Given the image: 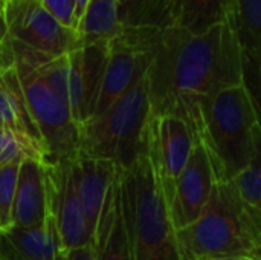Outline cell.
Instances as JSON below:
<instances>
[{
	"label": "cell",
	"mask_w": 261,
	"mask_h": 260,
	"mask_svg": "<svg viewBox=\"0 0 261 260\" xmlns=\"http://www.w3.org/2000/svg\"><path fill=\"white\" fill-rule=\"evenodd\" d=\"M145 77L151 115L177 116L197 138L211 100L228 87L243 84L237 38L226 21L202 34L162 28Z\"/></svg>",
	"instance_id": "obj_1"
},
{
	"label": "cell",
	"mask_w": 261,
	"mask_h": 260,
	"mask_svg": "<svg viewBox=\"0 0 261 260\" xmlns=\"http://www.w3.org/2000/svg\"><path fill=\"white\" fill-rule=\"evenodd\" d=\"M176 241L182 260H261V211L242 201L232 181H217L202 215Z\"/></svg>",
	"instance_id": "obj_2"
},
{
	"label": "cell",
	"mask_w": 261,
	"mask_h": 260,
	"mask_svg": "<svg viewBox=\"0 0 261 260\" xmlns=\"http://www.w3.org/2000/svg\"><path fill=\"white\" fill-rule=\"evenodd\" d=\"M119 190L132 260H182L164 193L145 153L128 169H119Z\"/></svg>",
	"instance_id": "obj_3"
},
{
	"label": "cell",
	"mask_w": 261,
	"mask_h": 260,
	"mask_svg": "<svg viewBox=\"0 0 261 260\" xmlns=\"http://www.w3.org/2000/svg\"><path fill=\"white\" fill-rule=\"evenodd\" d=\"M199 139L217 181H229L261 150L258 104L245 84L219 92L203 112Z\"/></svg>",
	"instance_id": "obj_4"
},
{
	"label": "cell",
	"mask_w": 261,
	"mask_h": 260,
	"mask_svg": "<svg viewBox=\"0 0 261 260\" xmlns=\"http://www.w3.org/2000/svg\"><path fill=\"white\" fill-rule=\"evenodd\" d=\"M150 115L148 84L142 75L104 113L80 127L78 156L110 161L121 170L128 169L145 153Z\"/></svg>",
	"instance_id": "obj_5"
},
{
	"label": "cell",
	"mask_w": 261,
	"mask_h": 260,
	"mask_svg": "<svg viewBox=\"0 0 261 260\" xmlns=\"http://www.w3.org/2000/svg\"><path fill=\"white\" fill-rule=\"evenodd\" d=\"M14 55L17 72L29 113L40 132L44 164L55 166L73 161L78 156L80 129L70 116L67 103L44 81L32 61Z\"/></svg>",
	"instance_id": "obj_6"
},
{
	"label": "cell",
	"mask_w": 261,
	"mask_h": 260,
	"mask_svg": "<svg viewBox=\"0 0 261 260\" xmlns=\"http://www.w3.org/2000/svg\"><path fill=\"white\" fill-rule=\"evenodd\" d=\"M161 28L122 26L107 41L101 89L92 118L104 113L135 81L145 75L158 48Z\"/></svg>",
	"instance_id": "obj_7"
},
{
	"label": "cell",
	"mask_w": 261,
	"mask_h": 260,
	"mask_svg": "<svg viewBox=\"0 0 261 260\" xmlns=\"http://www.w3.org/2000/svg\"><path fill=\"white\" fill-rule=\"evenodd\" d=\"M3 15L11 43L32 52L58 57L81 46L78 32L61 25L40 0H8Z\"/></svg>",
	"instance_id": "obj_8"
},
{
	"label": "cell",
	"mask_w": 261,
	"mask_h": 260,
	"mask_svg": "<svg viewBox=\"0 0 261 260\" xmlns=\"http://www.w3.org/2000/svg\"><path fill=\"white\" fill-rule=\"evenodd\" d=\"M196 136L191 127L173 115H150L145 132V155L161 185L165 202L184 170Z\"/></svg>",
	"instance_id": "obj_9"
},
{
	"label": "cell",
	"mask_w": 261,
	"mask_h": 260,
	"mask_svg": "<svg viewBox=\"0 0 261 260\" xmlns=\"http://www.w3.org/2000/svg\"><path fill=\"white\" fill-rule=\"evenodd\" d=\"M46 192L47 210L55 221L63 251L92 244L93 233L73 185L72 161L46 166Z\"/></svg>",
	"instance_id": "obj_10"
},
{
	"label": "cell",
	"mask_w": 261,
	"mask_h": 260,
	"mask_svg": "<svg viewBox=\"0 0 261 260\" xmlns=\"http://www.w3.org/2000/svg\"><path fill=\"white\" fill-rule=\"evenodd\" d=\"M216 182L217 178L210 155L205 146L196 139L193 152L167 201L168 215L176 231L191 225L202 215Z\"/></svg>",
	"instance_id": "obj_11"
},
{
	"label": "cell",
	"mask_w": 261,
	"mask_h": 260,
	"mask_svg": "<svg viewBox=\"0 0 261 260\" xmlns=\"http://www.w3.org/2000/svg\"><path fill=\"white\" fill-rule=\"evenodd\" d=\"M106 57L107 43L80 46L67 54V103L70 116L78 129L93 116Z\"/></svg>",
	"instance_id": "obj_12"
},
{
	"label": "cell",
	"mask_w": 261,
	"mask_h": 260,
	"mask_svg": "<svg viewBox=\"0 0 261 260\" xmlns=\"http://www.w3.org/2000/svg\"><path fill=\"white\" fill-rule=\"evenodd\" d=\"M234 32L243 67V84L258 104L261 69V0H228L226 20Z\"/></svg>",
	"instance_id": "obj_13"
},
{
	"label": "cell",
	"mask_w": 261,
	"mask_h": 260,
	"mask_svg": "<svg viewBox=\"0 0 261 260\" xmlns=\"http://www.w3.org/2000/svg\"><path fill=\"white\" fill-rule=\"evenodd\" d=\"M63 254L55 221L49 210L46 219L35 227L0 230V260H57Z\"/></svg>",
	"instance_id": "obj_14"
},
{
	"label": "cell",
	"mask_w": 261,
	"mask_h": 260,
	"mask_svg": "<svg viewBox=\"0 0 261 260\" xmlns=\"http://www.w3.org/2000/svg\"><path fill=\"white\" fill-rule=\"evenodd\" d=\"M46 164L38 159H23L18 169L9 227H35L46 219Z\"/></svg>",
	"instance_id": "obj_15"
},
{
	"label": "cell",
	"mask_w": 261,
	"mask_h": 260,
	"mask_svg": "<svg viewBox=\"0 0 261 260\" xmlns=\"http://www.w3.org/2000/svg\"><path fill=\"white\" fill-rule=\"evenodd\" d=\"M118 172V167L104 159L76 156L72 161V178L76 196L83 207L86 221L93 233L96 231L98 219L106 202L110 184Z\"/></svg>",
	"instance_id": "obj_16"
},
{
	"label": "cell",
	"mask_w": 261,
	"mask_h": 260,
	"mask_svg": "<svg viewBox=\"0 0 261 260\" xmlns=\"http://www.w3.org/2000/svg\"><path fill=\"white\" fill-rule=\"evenodd\" d=\"M95 260H132L128 239L121 213L119 169L110 184L106 202L102 205L95 238Z\"/></svg>",
	"instance_id": "obj_17"
},
{
	"label": "cell",
	"mask_w": 261,
	"mask_h": 260,
	"mask_svg": "<svg viewBox=\"0 0 261 260\" xmlns=\"http://www.w3.org/2000/svg\"><path fill=\"white\" fill-rule=\"evenodd\" d=\"M228 0H167L165 28L202 34L226 20Z\"/></svg>",
	"instance_id": "obj_18"
},
{
	"label": "cell",
	"mask_w": 261,
	"mask_h": 260,
	"mask_svg": "<svg viewBox=\"0 0 261 260\" xmlns=\"http://www.w3.org/2000/svg\"><path fill=\"white\" fill-rule=\"evenodd\" d=\"M0 126L21 130L41 146L40 132L29 113L14 66L0 70Z\"/></svg>",
	"instance_id": "obj_19"
},
{
	"label": "cell",
	"mask_w": 261,
	"mask_h": 260,
	"mask_svg": "<svg viewBox=\"0 0 261 260\" xmlns=\"http://www.w3.org/2000/svg\"><path fill=\"white\" fill-rule=\"evenodd\" d=\"M119 0H89L78 26L81 46L107 43L121 31Z\"/></svg>",
	"instance_id": "obj_20"
},
{
	"label": "cell",
	"mask_w": 261,
	"mask_h": 260,
	"mask_svg": "<svg viewBox=\"0 0 261 260\" xmlns=\"http://www.w3.org/2000/svg\"><path fill=\"white\" fill-rule=\"evenodd\" d=\"M23 159H38L44 162L41 146L21 130L0 126V166L14 161L21 162Z\"/></svg>",
	"instance_id": "obj_21"
},
{
	"label": "cell",
	"mask_w": 261,
	"mask_h": 260,
	"mask_svg": "<svg viewBox=\"0 0 261 260\" xmlns=\"http://www.w3.org/2000/svg\"><path fill=\"white\" fill-rule=\"evenodd\" d=\"M167 0H119V21L122 26L165 28Z\"/></svg>",
	"instance_id": "obj_22"
},
{
	"label": "cell",
	"mask_w": 261,
	"mask_h": 260,
	"mask_svg": "<svg viewBox=\"0 0 261 260\" xmlns=\"http://www.w3.org/2000/svg\"><path fill=\"white\" fill-rule=\"evenodd\" d=\"M261 150H258L252 161L232 179V184L242 198V201L252 210L261 211Z\"/></svg>",
	"instance_id": "obj_23"
},
{
	"label": "cell",
	"mask_w": 261,
	"mask_h": 260,
	"mask_svg": "<svg viewBox=\"0 0 261 260\" xmlns=\"http://www.w3.org/2000/svg\"><path fill=\"white\" fill-rule=\"evenodd\" d=\"M18 169L20 161L0 166V230L9 227L11 207L18 179Z\"/></svg>",
	"instance_id": "obj_24"
},
{
	"label": "cell",
	"mask_w": 261,
	"mask_h": 260,
	"mask_svg": "<svg viewBox=\"0 0 261 260\" xmlns=\"http://www.w3.org/2000/svg\"><path fill=\"white\" fill-rule=\"evenodd\" d=\"M40 2L61 25L78 32L75 0H40Z\"/></svg>",
	"instance_id": "obj_25"
},
{
	"label": "cell",
	"mask_w": 261,
	"mask_h": 260,
	"mask_svg": "<svg viewBox=\"0 0 261 260\" xmlns=\"http://www.w3.org/2000/svg\"><path fill=\"white\" fill-rule=\"evenodd\" d=\"M66 260H95V250H93V242L89 245H84L81 248L69 250L64 253Z\"/></svg>",
	"instance_id": "obj_26"
},
{
	"label": "cell",
	"mask_w": 261,
	"mask_h": 260,
	"mask_svg": "<svg viewBox=\"0 0 261 260\" xmlns=\"http://www.w3.org/2000/svg\"><path fill=\"white\" fill-rule=\"evenodd\" d=\"M75 2H76V23L80 26L81 18H83V15L86 12V6H87V2L89 0H75Z\"/></svg>",
	"instance_id": "obj_27"
},
{
	"label": "cell",
	"mask_w": 261,
	"mask_h": 260,
	"mask_svg": "<svg viewBox=\"0 0 261 260\" xmlns=\"http://www.w3.org/2000/svg\"><path fill=\"white\" fill-rule=\"evenodd\" d=\"M5 5H6V0H0V8L5 9Z\"/></svg>",
	"instance_id": "obj_28"
},
{
	"label": "cell",
	"mask_w": 261,
	"mask_h": 260,
	"mask_svg": "<svg viewBox=\"0 0 261 260\" xmlns=\"http://www.w3.org/2000/svg\"><path fill=\"white\" fill-rule=\"evenodd\" d=\"M216 260H249V259H216Z\"/></svg>",
	"instance_id": "obj_29"
},
{
	"label": "cell",
	"mask_w": 261,
	"mask_h": 260,
	"mask_svg": "<svg viewBox=\"0 0 261 260\" xmlns=\"http://www.w3.org/2000/svg\"><path fill=\"white\" fill-rule=\"evenodd\" d=\"M57 260H66V257H64V254H63V256H61L60 259H57Z\"/></svg>",
	"instance_id": "obj_30"
},
{
	"label": "cell",
	"mask_w": 261,
	"mask_h": 260,
	"mask_svg": "<svg viewBox=\"0 0 261 260\" xmlns=\"http://www.w3.org/2000/svg\"><path fill=\"white\" fill-rule=\"evenodd\" d=\"M6 2H8V0H6Z\"/></svg>",
	"instance_id": "obj_31"
}]
</instances>
